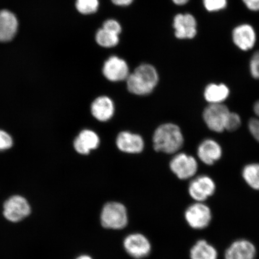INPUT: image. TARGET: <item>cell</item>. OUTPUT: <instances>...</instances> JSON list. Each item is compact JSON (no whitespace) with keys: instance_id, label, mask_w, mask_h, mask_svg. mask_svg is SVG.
<instances>
[{"instance_id":"cell-1","label":"cell","mask_w":259,"mask_h":259,"mask_svg":"<svg viewBox=\"0 0 259 259\" xmlns=\"http://www.w3.org/2000/svg\"><path fill=\"white\" fill-rule=\"evenodd\" d=\"M159 76L153 65H139L126 79L128 92L138 96H145L153 92L157 85Z\"/></svg>"},{"instance_id":"cell-2","label":"cell","mask_w":259,"mask_h":259,"mask_svg":"<svg viewBox=\"0 0 259 259\" xmlns=\"http://www.w3.org/2000/svg\"><path fill=\"white\" fill-rule=\"evenodd\" d=\"M153 144L154 150L157 152L174 154L183 147V135L178 125L166 123L155 130Z\"/></svg>"},{"instance_id":"cell-3","label":"cell","mask_w":259,"mask_h":259,"mask_svg":"<svg viewBox=\"0 0 259 259\" xmlns=\"http://www.w3.org/2000/svg\"><path fill=\"white\" fill-rule=\"evenodd\" d=\"M100 222L103 228L121 230L127 226L128 222L127 209L123 204L109 202L103 206L100 213Z\"/></svg>"},{"instance_id":"cell-4","label":"cell","mask_w":259,"mask_h":259,"mask_svg":"<svg viewBox=\"0 0 259 259\" xmlns=\"http://www.w3.org/2000/svg\"><path fill=\"white\" fill-rule=\"evenodd\" d=\"M184 218L191 228L203 230L211 223L212 213L211 209L205 203L196 202L187 207Z\"/></svg>"},{"instance_id":"cell-5","label":"cell","mask_w":259,"mask_h":259,"mask_svg":"<svg viewBox=\"0 0 259 259\" xmlns=\"http://www.w3.org/2000/svg\"><path fill=\"white\" fill-rule=\"evenodd\" d=\"M230 111L228 107L221 104H209L204 110L203 118L210 131L222 133L225 131V126Z\"/></svg>"},{"instance_id":"cell-6","label":"cell","mask_w":259,"mask_h":259,"mask_svg":"<svg viewBox=\"0 0 259 259\" xmlns=\"http://www.w3.org/2000/svg\"><path fill=\"white\" fill-rule=\"evenodd\" d=\"M3 215L10 222L16 223L27 218L31 208L27 200L21 196H14L6 200L3 205Z\"/></svg>"},{"instance_id":"cell-7","label":"cell","mask_w":259,"mask_h":259,"mask_svg":"<svg viewBox=\"0 0 259 259\" xmlns=\"http://www.w3.org/2000/svg\"><path fill=\"white\" fill-rule=\"evenodd\" d=\"M123 246L127 253L135 259L147 257L150 254L151 245L146 236L139 233H134L126 236Z\"/></svg>"},{"instance_id":"cell-8","label":"cell","mask_w":259,"mask_h":259,"mask_svg":"<svg viewBox=\"0 0 259 259\" xmlns=\"http://www.w3.org/2000/svg\"><path fill=\"white\" fill-rule=\"evenodd\" d=\"M102 73L105 78L111 82L126 80L131 73L126 61L116 56H110L105 61L103 65Z\"/></svg>"},{"instance_id":"cell-9","label":"cell","mask_w":259,"mask_h":259,"mask_svg":"<svg viewBox=\"0 0 259 259\" xmlns=\"http://www.w3.org/2000/svg\"><path fill=\"white\" fill-rule=\"evenodd\" d=\"M172 172L180 180L192 178L197 172L198 164L193 157L185 153L177 154L170 162Z\"/></svg>"},{"instance_id":"cell-10","label":"cell","mask_w":259,"mask_h":259,"mask_svg":"<svg viewBox=\"0 0 259 259\" xmlns=\"http://www.w3.org/2000/svg\"><path fill=\"white\" fill-rule=\"evenodd\" d=\"M216 185L211 178L200 176L191 181L189 193L196 202H204L215 193Z\"/></svg>"},{"instance_id":"cell-11","label":"cell","mask_w":259,"mask_h":259,"mask_svg":"<svg viewBox=\"0 0 259 259\" xmlns=\"http://www.w3.org/2000/svg\"><path fill=\"white\" fill-rule=\"evenodd\" d=\"M197 21L190 14H178L174 16L173 28L178 39H192L197 34Z\"/></svg>"},{"instance_id":"cell-12","label":"cell","mask_w":259,"mask_h":259,"mask_svg":"<svg viewBox=\"0 0 259 259\" xmlns=\"http://www.w3.org/2000/svg\"><path fill=\"white\" fill-rule=\"evenodd\" d=\"M257 250L253 243L240 239L233 242L225 252V259H255Z\"/></svg>"},{"instance_id":"cell-13","label":"cell","mask_w":259,"mask_h":259,"mask_svg":"<svg viewBox=\"0 0 259 259\" xmlns=\"http://www.w3.org/2000/svg\"><path fill=\"white\" fill-rule=\"evenodd\" d=\"M116 144L119 150L128 154L140 153L144 148V141L141 136L129 132L119 133Z\"/></svg>"},{"instance_id":"cell-14","label":"cell","mask_w":259,"mask_h":259,"mask_svg":"<svg viewBox=\"0 0 259 259\" xmlns=\"http://www.w3.org/2000/svg\"><path fill=\"white\" fill-rule=\"evenodd\" d=\"M232 38L236 47L246 51L254 46L256 35L251 25L242 24L238 26L233 31Z\"/></svg>"},{"instance_id":"cell-15","label":"cell","mask_w":259,"mask_h":259,"mask_svg":"<svg viewBox=\"0 0 259 259\" xmlns=\"http://www.w3.org/2000/svg\"><path fill=\"white\" fill-rule=\"evenodd\" d=\"M100 143L98 135L92 130L85 129L74 139V148L79 154L87 155L99 147Z\"/></svg>"},{"instance_id":"cell-16","label":"cell","mask_w":259,"mask_h":259,"mask_svg":"<svg viewBox=\"0 0 259 259\" xmlns=\"http://www.w3.org/2000/svg\"><path fill=\"white\" fill-rule=\"evenodd\" d=\"M18 28V19L8 10L0 11V42H8L14 38Z\"/></svg>"},{"instance_id":"cell-17","label":"cell","mask_w":259,"mask_h":259,"mask_svg":"<svg viewBox=\"0 0 259 259\" xmlns=\"http://www.w3.org/2000/svg\"><path fill=\"white\" fill-rule=\"evenodd\" d=\"M197 155L203 163L212 165L221 158L222 149L215 141L208 139L199 145Z\"/></svg>"},{"instance_id":"cell-18","label":"cell","mask_w":259,"mask_h":259,"mask_svg":"<svg viewBox=\"0 0 259 259\" xmlns=\"http://www.w3.org/2000/svg\"><path fill=\"white\" fill-rule=\"evenodd\" d=\"M91 111L97 120L102 122L108 121L114 115V103L108 96H100L94 100L91 106Z\"/></svg>"},{"instance_id":"cell-19","label":"cell","mask_w":259,"mask_h":259,"mask_svg":"<svg viewBox=\"0 0 259 259\" xmlns=\"http://www.w3.org/2000/svg\"><path fill=\"white\" fill-rule=\"evenodd\" d=\"M219 253L214 246L205 239L196 242L190 251L191 259H218Z\"/></svg>"},{"instance_id":"cell-20","label":"cell","mask_w":259,"mask_h":259,"mask_svg":"<svg viewBox=\"0 0 259 259\" xmlns=\"http://www.w3.org/2000/svg\"><path fill=\"white\" fill-rule=\"evenodd\" d=\"M230 91L225 84L210 83L204 91V97L209 104H221L228 98Z\"/></svg>"},{"instance_id":"cell-21","label":"cell","mask_w":259,"mask_h":259,"mask_svg":"<svg viewBox=\"0 0 259 259\" xmlns=\"http://www.w3.org/2000/svg\"><path fill=\"white\" fill-rule=\"evenodd\" d=\"M120 35L112 33L102 27L97 30L95 34V41L100 47L112 48L116 47L120 41Z\"/></svg>"},{"instance_id":"cell-22","label":"cell","mask_w":259,"mask_h":259,"mask_svg":"<svg viewBox=\"0 0 259 259\" xmlns=\"http://www.w3.org/2000/svg\"><path fill=\"white\" fill-rule=\"evenodd\" d=\"M242 177L251 189L259 191V164L252 163L245 166L242 170Z\"/></svg>"},{"instance_id":"cell-23","label":"cell","mask_w":259,"mask_h":259,"mask_svg":"<svg viewBox=\"0 0 259 259\" xmlns=\"http://www.w3.org/2000/svg\"><path fill=\"white\" fill-rule=\"evenodd\" d=\"M75 7L79 14L91 15L96 14L100 8L99 0H76Z\"/></svg>"},{"instance_id":"cell-24","label":"cell","mask_w":259,"mask_h":259,"mask_svg":"<svg viewBox=\"0 0 259 259\" xmlns=\"http://www.w3.org/2000/svg\"><path fill=\"white\" fill-rule=\"evenodd\" d=\"M254 112L257 118H252L249 121L248 128L252 137L259 142V100L255 103Z\"/></svg>"},{"instance_id":"cell-25","label":"cell","mask_w":259,"mask_h":259,"mask_svg":"<svg viewBox=\"0 0 259 259\" xmlns=\"http://www.w3.org/2000/svg\"><path fill=\"white\" fill-rule=\"evenodd\" d=\"M241 125V119L237 113L230 112L227 119L225 131L234 132L238 129Z\"/></svg>"},{"instance_id":"cell-26","label":"cell","mask_w":259,"mask_h":259,"mask_svg":"<svg viewBox=\"0 0 259 259\" xmlns=\"http://www.w3.org/2000/svg\"><path fill=\"white\" fill-rule=\"evenodd\" d=\"M204 7L210 12H214L225 9L227 0H203Z\"/></svg>"},{"instance_id":"cell-27","label":"cell","mask_w":259,"mask_h":259,"mask_svg":"<svg viewBox=\"0 0 259 259\" xmlns=\"http://www.w3.org/2000/svg\"><path fill=\"white\" fill-rule=\"evenodd\" d=\"M103 28L112 32L115 34L120 35L122 31V25L118 21L115 19H108L103 22Z\"/></svg>"},{"instance_id":"cell-28","label":"cell","mask_w":259,"mask_h":259,"mask_svg":"<svg viewBox=\"0 0 259 259\" xmlns=\"http://www.w3.org/2000/svg\"><path fill=\"white\" fill-rule=\"evenodd\" d=\"M250 70L252 76L259 79V51L256 52L251 58Z\"/></svg>"},{"instance_id":"cell-29","label":"cell","mask_w":259,"mask_h":259,"mask_svg":"<svg viewBox=\"0 0 259 259\" xmlns=\"http://www.w3.org/2000/svg\"><path fill=\"white\" fill-rule=\"evenodd\" d=\"M13 145L12 138L8 133L0 130V151L8 150Z\"/></svg>"},{"instance_id":"cell-30","label":"cell","mask_w":259,"mask_h":259,"mask_svg":"<svg viewBox=\"0 0 259 259\" xmlns=\"http://www.w3.org/2000/svg\"><path fill=\"white\" fill-rule=\"evenodd\" d=\"M248 9L252 11H259V0H242Z\"/></svg>"},{"instance_id":"cell-31","label":"cell","mask_w":259,"mask_h":259,"mask_svg":"<svg viewBox=\"0 0 259 259\" xmlns=\"http://www.w3.org/2000/svg\"><path fill=\"white\" fill-rule=\"evenodd\" d=\"M113 5L118 7H128L134 3L135 0H111Z\"/></svg>"},{"instance_id":"cell-32","label":"cell","mask_w":259,"mask_h":259,"mask_svg":"<svg viewBox=\"0 0 259 259\" xmlns=\"http://www.w3.org/2000/svg\"><path fill=\"white\" fill-rule=\"evenodd\" d=\"M171 1L177 6H184L187 4L190 0H171Z\"/></svg>"},{"instance_id":"cell-33","label":"cell","mask_w":259,"mask_h":259,"mask_svg":"<svg viewBox=\"0 0 259 259\" xmlns=\"http://www.w3.org/2000/svg\"><path fill=\"white\" fill-rule=\"evenodd\" d=\"M76 259H93L92 257L89 255L83 254L79 255V257H77Z\"/></svg>"}]
</instances>
